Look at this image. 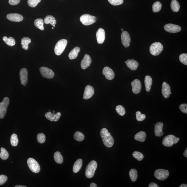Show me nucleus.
<instances>
[{
	"label": "nucleus",
	"mask_w": 187,
	"mask_h": 187,
	"mask_svg": "<svg viewBox=\"0 0 187 187\" xmlns=\"http://www.w3.org/2000/svg\"><path fill=\"white\" fill-rule=\"evenodd\" d=\"M100 135L105 146L108 148L112 147L114 144V138L106 128L102 129L100 131Z\"/></svg>",
	"instance_id": "f257e3e1"
},
{
	"label": "nucleus",
	"mask_w": 187,
	"mask_h": 187,
	"mask_svg": "<svg viewBox=\"0 0 187 187\" xmlns=\"http://www.w3.org/2000/svg\"><path fill=\"white\" fill-rule=\"evenodd\" d=\"M97 166L96 161H92L89 163L87 166L85 171V175L87 178L91 179L94 175Z\"/></svg>",
	"instance_id": "f03ea898"
},
{
	"label": "nucleus",
	"mask_w": 187,
	"mask_h": 187,
	"mask_svg": "<svg viewBox=\"0 0 187 187\" xmlns=\"http://www.w3.org/2000/svg\"><path fill=\"white\" fill-rule=\"evenodd\" d=\"M179 138L176 137L173 135L166 136L162 140V144L167 147L172 146L174 144H177L179 141Z\"/></svg>",
	"instance_id": "7ed1b4c3"
},
{
	"label": "nucleus",
	"mask_w": 187,
	"mask_h": 187,
	"mask_svg": "<svg viewBox=\"0 0 187 187\" xmlns=\"http://www.w3.org/2000/svg\"><path fill=\"white\" fill-rule=\"evenodd\" d=\"M67 43V40L65 39H62L58 41L55 48V54L57 55H61L65 50Z\"/></svg>",
	"instance_id": "20e7f679"
},
{
	"label": "nucleus",
	"mask_w": 187,
	"mask_h": 187,
	"mask_svg": "<svg viewBox=\"0 0 187 187\" xmlns=\"http://www.w3.org/2000/svg\"><path fill=\"white\" fill-rule=\"evenodd\" d=\"M80 20L84 25L88 26L95 23L96 21L97 18L92 15L85 14L81 16Z\"/></svg>",
	"instance_id": "39448f33"
},
{
	"label": "nucleus",
	"mask_w": 187,
	"mask_h": 187,
	"mask_svg": "<svg viewBox=\"0 0 187 187\" xmlns=\"http://www.w3.org/2000/svg\"><path fill=\"white\" fill-rule=\"evenodd\" d=\"M163 46L160 42H156L150 46V48L151 54L154 56H157L161 54L163 49Z\"/></svg>",
	"instance_id": "423d86ee"
},
{
	"label": "nucleus",
	"mask_w": 187,
	"mask_h": 187,
	"mask_svg": "<svg viewBox=\"0 0 187 187\" xmlns=\"http://www.w3.org/2000/svg\"><path fill=\"white\" fill-rule=\"evenodd\" d=\"M9 103L10 99L7 97H5L3 102L0 103V119L5 117Z\"/></svg>",
	"instance_id": "0eeeda50"
},
{
	"label": "nucleus",
	"mask_w": 187,
	"mask_h": 187,
	"mask_svg": "<svg viewBox=\"0 0 187 187\" xmlns=\"http://www.w3.org/2000/svg\"><path fill=\"white\" fill-rule=\"evenodd\" d=\"M27 163L29 168L32 172L34 173H38L40 171V166L36 160L30 158L28 160Z\"/></svg>",
	"instance_id": "6e6552de"
},
{
	"label": "nucleus",
	"mask_w": 187,
	"mask_h": 187,
	"mask_svg": "<svg viewBox=\"0 0 187 187\" xmlns=\"http://www.w3.org/2000/svg\"><path fill=\"white\" fill-rule=\"evenodd\" d=\"M170 173L168 170L164 169H157L154 173L155 177L160 181H164L169 177Z\"/></svg>",
	"instance_id": "1a4fd4ad"
},
{
	"label": "nucleus",
	"mask_w": 187,
	"mask_h": 187,
	"mask_svg": "<svg viewBox=\"0 0 187 187\" xmlns=\"http://www.w3.org/2000/svg\"><path fill=\"white\" fill-rule=\"evenodd\" d=\"M40 71L42 76L47 79H52L55 76L54 72L51 69L45 67L40 69Z\"/></svg>",
	"instance_id": "9d476101"
},
{
	"label": "nucleus",
	"mask_w": 187,
	"mask_h": 187,
	"mask_svg": "<svg viewBox=\"0 0 187 187\" xmlns=\"http://www.w3.org/2000/svg\"><path fill=\"white\" fill-rule=\"evenodd\" d=\"M164 29L167 32L174 33L179 32L181 30V27L172 24H166L164 26Z\"/></svg>",
	"instance_id": "9b49d317"
},
{
	"label": "nucleus",
	"mask_w": 187,
	"mask_h": 187,
	"mask_svg": "<svg viewBox=\"0 0 187 187\" xmlns=\"http://www.w3.org/2000/svg\"><path fill=\"white\" fill-rule=\"evenodd\" d=\"M122 43L125 48H128L130 46L131 42V38L129 33L126 31H123L121 34Z\"/></svg>",
	"instance_id": "f8f14e48"
},
{
	"label": "nucleus",
	"mask_w": 187,
	"mask_h": 187,
	"mask_svg": "<svg viewBox=\"0 0 187 187\" xmlns=\"http://www.w3.org/2000/svg\"><path fill=\"white\" fill-rule=\"evenodd\" d=\"M19 75L21 84L25 86L28 82V72L26 69H22L20 71Z\"/></svg>",
	"instance_id": "ddd939ff"
},
{
	"label": "nucleus",
	"mask_w": 187,
	"mask_h": 187,
	"mask_svg": "<svg viewBox=\"0 0 187 187\" xmlns=\"http://www.w3.org/2000/svg\"><path fill=\"white\" fill-rule=\"evenodd\" d=\"M132 92L135 94H139L141 89V84L139 80L135 79L131 83Z\"/></svg>",
	"instance_id": "4468645a"
},
{
	"label": "nucleus",
	"mask_w": 187,
	"mask_h": 187,
	"mask_svg": "<svg viewBox=\"0 0 187 187\" xmlns=\"http://www.w3.org/2000/svg\"><path fill=\"white\" fill-rule=\"evenodd\" d=\"M94 94V90L92 86L87 85L85 89L83 95V98L85 99H88L93 96Z\"/></svg>",
	"instance_id": "2eb2a0df"
},
{
	"label": "nucleus",
	"mask_w": 187,
	"mask_h": 187,
	"mask_svg": "<svg viewBox=\"0 0 187 187\" xmlns=\"http://www.w3.org/2000/svg\"><path fill=\"white\" fill-rule=\"evenodd\" d=\"M103 74L105 76L106 79L112 80L114 79L115 73L113 71L108 67H105L103 69Z\"/></svg>",
	"instance_id": "dca6fc26"
},
{
	"label": "nucleus",
	"mask_w": 187,
	"mask_h": 187,
	"mask_svg": "<svg viewBox=\"0 0 187 187\" xmlns=\"http://www.w3.org/2000/svg\"><path fill=\"white\" fill-rule=\"evenodd\" d=\"M96 37L97 43L99 44H102L105 40V31L103 29L99 28L98 30L96 33Z\"/></svg>",
	"instance_id": "f3484780"
},
{
	"label": "nucleus",
	"mask_w": 187,
	"mask_h": 187,
	"mask_svg": "<svg viewBox=\"0 0 187 187\" xmlns=\"http://www.w3.org/2000/svg\"><path fill=\"white\" fill-rule=\"evenodd\" d=\"M46 118L51 121L57 122L58 121L61 117V112H58L56 114L50 112L46 113L45 115Z\"/></svg>",
	"instance_id": "a211bd4d"
},
{
	"label": "nucleus",
	"mask_w": 187,
	"mask_h": 187,
	"mask_svg": "<svg viewBox=\"0 0 187 187\" xmlns=\"http://www.w3.org/2000/svg\"><path fill=\"white\" fill-rule=\"evenodd\" d=\"M92 63V59L88 55H85L84 58L81 62V67L83 70H86L90 65Z\"/></svg>",
	"instance_id": "6ab92c4d"
},
{
	"label": "nucleus",
	"mask_w": 187,
	"mask_h": 187,
	"mask_svg": "<svg viewBox=\"0 0 187 187\" xmlns=\"http://www.w3.org/2000/svg\"><path fill=\"white\" fill-rule=\"evenodd\" d=\"M7 19L11 21L20 22L23 20V17L20 14L17 13H10L7 15Z\"/></svg>",
	"instance_id": "aec40b11"
},
{
	"label": "nucleus",
	"mask_w": 187,
	"mask_h": 187,
	"mask_svg": "<svg viewBox=\"0 0 187 187\" xmlns=\"http://www.w3.org/2000/svg\"><path fill=\"white\" fill-rule=\"evenodd\" d=\"M162 95L165 98H168L170 97V92H171L170 87L165 82H164L162 83Z\"/></svg>",
	"instance_id": "412c9836"
},
{
	"label": "nucleus",
	"mask_w": 187,
	"mask_h": 187,
	"mask_svg": "<svg viewBox=\"0 0 187 187\" xmlns=\"http://www.w3.org/2000/svg\"><path fill=\"white\" fill-rule=\"evenodd\" d=\"M164 124L162 122H159L155 125V133L156 136L161 137L164 135L162 128Z\"/></svg>",
	"instance_id": "4be33fe9"
},
{
	"label": "nucleus",
	"mask_w": 187,
	"mask_h": 187,
	"mask_svg": "<svg viewBox=\"0 0 187 187\" xmlns=\"http://www.w3.org/2000/svg\"><path fill=\"white\" fill-rule=\"evenodd\" d=\"M126 62V65L131 70H136L138 67L139 64L134 59H128Z\"/></svg>",
	"instance_id": "5701e85b"
},
{
	"label": "nucleus",
	"mask_w": 187,
	"mask_h": 187,
	"mask_svg": "<svg viewBox=\"0 0 187 187\" xmlns=\"http://www.w3.org/2000/svg\"><path fill=\"white\" fill-rule=\"evenodd\" d=\"M82 165H83V160L81 159H78L75 162L73 167V171L74 173H76L79 172L81 170Z\"/></svg>",
	"instance_id": "b1692460"
},
{
	"label": "nucleus",
	"mask_w": 187,
	"mask_h": 187,
	"mask_svg": "<svg viewBox=\"0 0 187 187\" xmlns=\"http://www.w3.org/2000/svg\"><path fill=\"white\" fill-rule=\"evenodd\" d=\"M152 83V78L150 76H146L145 77V79H144V84H145L146 90L147 92H150Z\"/></svg>",
	"instance_id": "393cba45"
},
{
	"label": "nucleus",
	"mask_w": 187,
	"mask_h": 187,
	"mask_svg": "<svg viewBox=\"0 0 187 187\" xmlns=\"http://www.w3.org/2000/svg\"><path fill=\"white\" fill-rule=\"evenodd\" d=\"M146 134L144 131H140L135 136V139L137 141L140 142H144L145 141Z\"/></svg>",
	"instance_id": "a878e982"
},
{
	"label": "nucleus",
	"mask_w": 187,
	"mask_h": 187,
	"mask_svg": "<svg viewBox=\"0 0 187 187\" xmlns=\"http://www.w3.org/2000/svg\"><path fill=\"white\" fill-rule=\"evenodd\" d=\"M80 48L79 47H76L71 51L68 55L69 58L70 60H73L76 58L78 53L80 52Z\"/></svg>",
	"instance_id": "bb28decb"
},
{
	"label": "nucleus",
	"mask_w": 187,
	"mask_h": 187,
	"mask_svg": "<svg viewBox=\"0 0 187 187\" xmlns=\"http://www.w3.org/2000/svg\"><path fill=\"white\" fill-rule=\"evenodd\" d=\"M44 23L46 24H50L54 27L57 23L55 18L52 15H48L44 19Z\"/></svg>",
	"instance_id": "cd10ccee"
},
{
	"label": "nucleus",
	"mask_w": 187,
	"mask_h": 187,
	"mask_svg": "<svg viewBox=\"0 0 187 187\" xmlns=\"http://www.w3.org/2000/svg\"><path fill=\"white\" fill-rule=\"evenodd\" d=\"M31 42V40L30 38L28 37H24L21 40V44L22 48L24 50H28V44Z\"/></svg>",
	"instance_id": "c85d7f7f"
},
{
	"label": "nucleus",
	"mask_w": 187,
	"mask_h": 187,
	"mask_svg": "<svg viewBox=\"0 0 187 187\" xmlns=\"http://www.w3.org/2000/svg\"><path fill=\"white\" fill-rule=\"evenodd\" d=\"M171 10L173 12H177L180 9V4L177 0H172L171 1Z\"/></svg>",
	"instance_id": "c756f323"
},
{
	"label": "nucleus",
	"mask_w": 187,
	"mask_h": 187,
	"mask_svg": "<svg viewBox=\"0 0 187 187\" xmlns=\"http://www.w3.org/2000/svg\"><path fill=\"white\" fill-rule=\"evenodd\" d=\"M3 40L8 46H13L16 44V42L14 39L12 37L7 38V37L5 36L3 37Z\"/></svg>",
	"instance_id": "7c9ffc66"
},
{
	"label": "nucleus",
	"mask_w": 187,
	"mask_h": 187,
	"mask_svg": "<svg viewBox=\"0 0 187 187\" xmlns=\"http://www.w3.org/2000/svg\"><path fill=\"white\" fill-rule=\"evenodd\" d=\"M54 159L57 163L61 164L63 162V158L61 154V153L59 151L55 152L54 155Z\"/></svg>",
	"instance_id": "2f4dec72"
},
{
	"label": "nucleus",
	"mask_w": 187,
	"mask_h": 187,
	"mask_svg": "<svg viewBox=\"0 0 187 187\" xmlns=\"http://www.w3.org/2000/svg\"><path fill=\"white\" fill-rule=\"evenodd\" d=\"M34 25L37 28L41 30H44V21L42 19H37L35 20Z\"/></svg>",
	"instance_id": "473e14b6"
},
{
	"label": "nucleus",
	"mask_w": 187,
	"mask_h": 187,
	"mask_svg": "<svg viewBox=\"0 0 187 187\" xmlns=\"http://www.w3.org/2000/svg\"><path fill=\"white\" fill-rule=\"evenodd\" d=\"M129 175L131 181L133 182L136 181L138 178V173L135 169H131L129 173Z\"/></svg>",
	"instance_id": "72a5a7b5"
},
{
	"label": "nucleus",
	"mask_w": 187,
	"mask_h": 187,
	"mask_svg": "<svg viewBox=\"0 0 187 187\" xmlns=\"http://www.w3.org/2000/svg\"><path fill=\"white\" fill-rule=\"evenodd\" d=\"M73 138L75 140L81 142L83 141L85 138V136L83 133L79 132V131H77L75 133L74 136H73Z\"/></svg>",
	"instance_id": "f704fd0d"
},
{
	"label": "nucleus",
	"mask_w": 187,
	"mask_h": 187,
	"mask_svg": "<svg viewBox=\"0 0 187 187\" xmlns=\"http://www.w3.org/2000/svg\"><path fill=\"white\" fill-rule=\"evenodd\" d=\"M162 7V4L159 1H157L153 3L152 6L153 12L154 13H157L161 10Z\"/></svg>",
	"instance_id": "c9c22d12"
},
{
	"label": "nucleus",
	"mask_w": 187,
	"mask_h": 187,
	"mask_svg": "<svg viewBox=\"0 0 187 187\" xmlns=\"http://www.w3.org/2000/svg\"><path fill=\"white\" fill-rule=\"evenodd\" d=\"M10 143L11 145L13 147L16 146L19 143V140L17 135L14 133L11 135L10 137Z\"/></svg>",
	"instance_id": "e433bc0d"
},
{
	"label": "nucleus",
	"mask_w": 187,
	"mask_h": 187,
	"mask_svg": "<svg viewBox=\"0 0 187 187\" xmlns=\"http://www.w3.org/2000/svg\"><path fill=\"white\" fill-rule=\"evenodd\" d=\"M1 150L0 158L4 160L7 159L9 157V153L8 151L6 150L5 148H1Z\"/></svg>",
	"instance_id": "4c0bfd02"
},
{
	"label": "nucleus",
	"mask_w": 187,
	"mask_h": 187,
	"mask_svg": "<svg viewBox=\"0 0 187 187\" xmlns=\"http://www.w3.org/2000/svg\"><path fill=\"white\" fill-rule=\"evenodd\" d=\"M116 111L120 115L123 116L126 114V110L124 107L121 105H119L116 106L115 108Z\"/></svg>",
	"instance_id": "58836bf2"
},
{
	"label": "nucleus",
	"mask_w": 187,
	"mask_h": 187,
	"mask_svg": "<svg viewBox=\"0 0 187 187\" xmlns=\"http://www.w3.org/2000/svg\"><path fill=\"white\" fill-rule=\"evenodd\" d=\"M132 156L135 159L138 161H141L144 159V156L139 151H135L133 153Z\"/></svg>",
	"instance_id": "ea45409f"
},
{
	"label": "nucleus",
	"mask_w": 187,
	"mask_h": 187,
	"mask_svg": "<svg viewBox=\"0 0 187 187\" xmlns=\"http://www.w3.org/2000/svg\"><path fill=\"white\" fill-rule=\"evenodd\" d=\"M45 135L43 133H40L37 136V140L39 143L43 144L46 141Z\"/></svg>",
	"instance_id": "a19ab883"
},
{
	"label": "nucleus",
	"mask_w": 187,
	"mask_h": 187,
	"mask_svg": "<svg viewBox=\"0 0 187 187\" xmlns=\"http://www.w3.org/2000/svg\"><path fill=\"white\" fill-rule=\"evenodd\" d=\"M135 114L136 117V119L138 121H142L146 119V115L144 114H142L141 112L139 111H137L136 113Z\"/></svg>",
	"instance_id": "79ce46f5"
},
{
	"label": "nucleus",
	"mask_w": 187,
	"mask_h": 187,
	"mask_svg": "<svg viewBox=\"0 0 187 187\" xmlns=\"http://www.w3.org/2000/svg\"><path fill=\"white\" fill-rule=\"evenodd\" d=\"M41 1V0H28V3L30 7H35Z\"/></svg>",
	"instance_id": "37998d69"
},
{
	"label": "nucleus",
	"mask_w": 187,
	"mask_h": 187,
	"mask_svg": "<svg viewBox=\"0 0 187 187\" xmlns=\"http://www.w3.org/2000/svg\"><path fill=\"white\" fill-rule=\"evenodd\" d=\"M179 59L182 63L187 65V54L186 53H182L180 55Z\"/></svg>",
	"instance_id": "c03bdc74"
},
{
	"label": "nucleus",
	"mask_w": 187,
	"mask_h": 187,
	"mask_svg": "<svg viewBox=\"0 0 187 187\" xmlns=\"http://www.w3.org/2000/svg\"><path fill=\"white\" fill-rule=\"evenodd\" d=\"M109 3L113 6L121 5L123 3V0H108Z\"/></svg>",
	"instance_id": "a18cd8bd"
},
{
	"label": "nucleus",
	"mask_w": 187,
	"mask_h": 187,
	"mask_svg": "<svg viewBox=\"0 0 187 187\" xmlns=\"http://www.w3.org/2000/svg\"><path fill=\"white\" fill-rule=\"evenodd\" d=\"M8 178L6 175H0V186L5 184L7 181Z\"/></svg>",
	"instance_id": "49530a36"
},
{
	"label": "nucleus",
	"mask_w": 187,
	"mask_h": 187,
	"mask_svg": "<svg viewBox=\"0 0 187 187\" xmlns=\"http://www.w3.org/2000/svg\"><path fill=\"white\" fill-rule=\"evenodd\" d=\"M179 108L182 112L187 114V104H183L180 105Z\"/></svg>",
	"instance_id": "de8ad7c7"
},
{
	"label": "nucleus",
	"mask_w": 187,
	"mask_h": 187,
	"mask_svg": "<svg viewBox=\"0 0 187 187\" xmlns=\"http://www.w3.org/2000/svg\"><path fill=\"white\" fill-rule=\"evenodd\" d=\"M20 2V0H9V3L11 5H16L18 4Z\"/></svg>",
	"instance_id": "09e8293b"
},
{
	"label": "nucleus",
	"mask_w": 187,
	"mask_h": 187,
	"mask_svg": "<svg viewBox=\"0 0 187 187\" xmlns=\"http://www.w3.org/2000/svg\"><path fill=\"white\" fill-rule=\"evenodd\" d=\"M149 187H159V186L154 183H151L148 186Z\"/></svg>",
	"instance_id": "8fccbe9b"
},
{
	"label": "nucleus",
	"mask_w": 187,
	"mask_h": 187,
	"mask_svg": "<svg viewBox=\"0 0 187 187\" xmlns=\"http://www.w3.org/2000/svg\"><path fill=\"white\" fill-rule=\"evenodd\" d=\"M90 187H97V185L94 183H92L90 184Z\"/></svg>",
	"instance_id": "3c124183"
},
{
	"label": "nucleus",
	"mask_w": 187,
	"mask_h": 187,
	"mask_svg": "<svg viewBox=\"0 0 187 187\" xmlns=\"http://www.w3.org/2000/svg\"><path fill=\"white\" fill-rule=\"evenodd\" d=\"M184 156L185 157H187V148L186 149V150H185L184 153H183Z\"/></svg>",
	"instance_id": "603ef678"
},
{
	"label": "nucleus",
	"mask_w": 187,
	"mask_h": 187,
	"mask_svg": "<svg viewBox=\"0 0 187 187\" xmlns=\"http://www.w3.org/2000/svg\"><path fill=\"white\" fill-rule=\"evenodd\" d=\"M187 185L186 184H183L181 185V186H180V187H187Z\"/></svg>",
	"instance_id": "864d4df0"
},
{
	"label": "nucleus",
	"mask_w": 187,
	"mask_h": 187,
	"mask_svg": "<svg viewBox=\"0 0 187 187\" xmlns=\"http://www.w3.org/2000/svg\"><path fill=\"white\" fill-rule=\"evenodd\" d=\"M26 186H15V187H26Z\"/></svg>",
	"instance_id": "5fc2aeb1"
},
{
	"label": "nucleus",
	"mask_w": 187,
	"mask_h": 187,
	"mask_svg": "<svg viewBox=\"0 0 187 187\" xmlns=\"http://www.w3.org/2000/svg\"><path fill=\"white\" fill-rule=\"evenodd\" d=\"M121 30L122 31H123V28H122L121 29Z\"/></svg>",
	"instance_id": "6e6d98bb"
},
{
	"label": "nucleus",
	"mask_w": 187,
	"mask_h": 187,
	"mask_svg": "<svg viewBox=\"0 0 187 187\" xmlns=\"http://www.w3.org/2000/svg\"><path fill=\"white\" fill-rule=\"evenodd\" d=\"M55 111H53V113H55Z\"/></svg>",
	"instance_id": "4d7b16f0"
},
{
	"label": "nucleus",
	"mask_w": 187,
	"mask_h": 187,
	"mask_svg": "<svg viewBox=\"0 0 187 187\" xmlns=\"http://www.w3.org/2000/svg\"><path fill=\"white\" fill-rule=\"evenodd\" d=\"M171 92H170V94H171Z\"/></svg>",
	"instance_id": "13d9d810"
},
{
	"label": "nucleus",
	"mask_w": 187,
	"mask_h": 187,
	"mask_svg": "<svg viewBox=\"0 0 187 187\" xmlns=\"http://www.w3.org/2000/svg\"><path fill=\"white\" fill-rule=\"evenodd\" d=\"M53 28H54L52 27V29H53Z\"/></svg>",
	"instance_id": "bf43d9fd"
},
{
	"label": "nucleus",
	"mask_w": 187,
	"mask_h": 187,
	"mask_svg": "<svg viewBox=\"0 0 187 187\" xmlns=\"http://www.w3.org/2000/svg\"><path fill=\"white\" fill-rule=\"evenodd\" d=\"M125 63H126V61H125Z\"/></svg>",
	"instance_id": "052dcab7"
}]
</instances>
